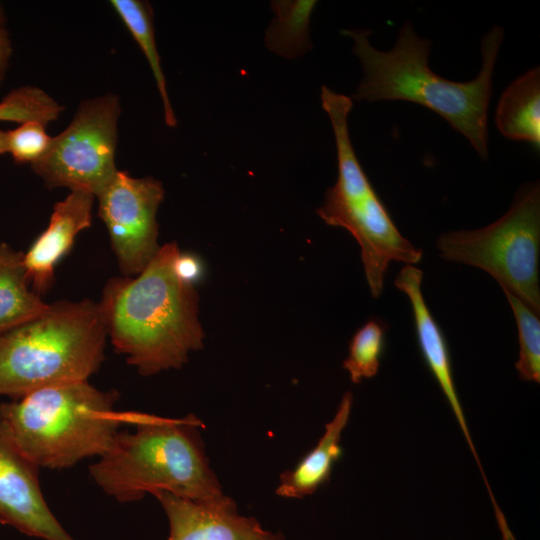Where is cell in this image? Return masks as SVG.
I'll return each instance as SVG.
<instances>
[{
	"label": "cell",
	"mask_w": 540,
	"mask_h": 540,
	"mask_svg": "<svg viewBox=\"0 0 540 540\" xmlns=\"http://www.w3.org/2000/svg\"><path fill=\"white\" fill-rule=\"evenodd\" d=\"M176 242L160 247L138 275L114 277L98 302L114 350L142 376L180 369L203 347L194 285L175 272Z\"/></svg>",
	"instance_id": "cell-1"
},
{
	"label": "cell",
	"mask_w": 540,
	"mask_h": 540,
	"mask_svg": "<svg viewBox=\"0 0 540 540\" xmlns=\"http://www.w3.org/2000/svg\"><path fill=\"white\" fill-rule=\"evenodd\" d=\"M353 42L363 78L352 98L356 101L403 100L420 104L444 118L465 136L480 158L488 159V107L492 78L504 29L493 27L481 41L482 64L467 82L443 78L428 65L431 42L422 38L410 22L400 28L392 49L374 48L367 29L341 32Z\"/></svg>",
	"instance_id": "cell-2"
},
{
	"label": "cell",
	"mask_w": 540,
	"mask_h": 540,
	"mask_svg": "<svg viewBox=\"0 0 540 540\" xmlns=\"http://www.w3.org/2000/svg\"><path fill=\"white\" fill-rule=\"evenodd\" d=\"M134 430L119 431L108 450L89 466L95 483L121 503L166 491L200 502L227 497L210 467L193 414L172 418L134 412Z\"/></svg>",
	"instance_id": "cell-3"
},
{
	"label": "cell",
	"mask_w": 540,
	"mask_h": 540,
	"mask_svg": "<svg viewBox=\"0 0 540 540\" xmlns=\"http://www.w3.org/2000/svg\"><path fill=\"white\" fill-rule=\"evenodd\" d=\"M117 390L88 380L44 387L0 403V415L24 455L39 468L65 469L102 456L133 412L115 409Z\"/></svg>",
	"instance_id": "cell-4"
},
{
	"label": "cell",
	"mask_w": 540,
	"mask_h": 540,
	"mask_svg": "<svg viewBox=\"0 0 540 540\" xmlns=\"http://www.w3.org/2000/svg\"><path fill=\"white\" fill-rule=\"evenodd\" d=\"M108 337L98 302L59 300L41 316L0 333V395L86 381L104 361Z\"/></svg>",
	"instance_id": "cell-5"
},
{
	"label": "cell",
	"mask_w": 540,
	"mask_h": 540,
	"mask_svg": "<svg viewBox=\"0 0 540 540\" xmlns=\"http://www.w3.org/2000/svg\"><path fill=\"white\" fill-rule=\"evenodd\" d=\"M321 102L335 136L338 177L317 214L326 224L344 228L356 239L370 293L377 298L383 292L390 262L414 265L423 252L400 233L357 159L348 130L352 99L322 86Z\"/></svg>",
	"instance_id": "cell-6"
},
{
	"label": "cell",
	"mask_w": 540,
	"mask_h": 540,
	"mask_svg": "<svg viewBox=\"0 0 540 540\" xmlns=\"http://www.w3.org/2000/svg\"><path fill=\"white\" fill-rule=\"evenodd\" d=\"M436 246L449 262L484 270L539 316L540 186L524 184L509 210L475 230L441 234Z\"/></svg>",
	"instance_id": "cell-7"
},
{
	"label": "cell",
	"mask_w": 540,
	"mask_h": 540,
	"mask_svg": "<svg viewBox=\"0 0 540 540\" xmlns=\"http://www.w3.org/2000/svg\"><path fill=\"white\" fill-rule=\"evenodd\" d=\"M121 106L107 93L80 103L70 124L57 136L33 171L48 188L64 187L96 195L117 172L115 153Z\"/></svg>",
	"instance_id": "cell-8"
},
{
	"label": "cell",
	"mask_w": 540,
	"mask_h": 540,
	"mask_svg": "<svg viewBox=\"0 0 540 540\" xmlns=\"http://www.w3.org/2000/svg\"><path fill=\"white\" fill-rule=\"evenodd\" d=\"M164 195L159 180L135 178L119 170L96 195L98 216L106 225L113 252L125 277L143 271L161 247L156 215Z\"/></svg>",
	"instance_id": "cell-9"
},
{
	"label": "cell",
	"mask_w": 540,
	"mask_h": 540,
	"mask_svg": "<svg viewBox=\"0 0 540 540\" xmlns=\"http://www.w3.org/2000/svg\"><path fill=\"white\" fill-rule=\"evenodd\" d=\"M39 469L20 450L0 415V522L43 540H74L44 498Z\"/></svg>",
	"instance_id": "cell-10"
},
{
	"label": "cell",
	"mask_w": 540,
	"mask_h": 540,
	"mask_svg": "<svg viewBox=\"0 0 540 540\" xmlns=\"http://www.w3.org/2000/svg\"><path fill=\"white\" fill-rule=\"evenodd\" d=\"M151 495L167 515L168 540H286L281 533L265 530L256 518L240 515L235 501L228 496L220 501L200 502L166 491Z\"/></svg>",
	"instance_id": "cell-11"
},
{
	"label": "cell",
	"mask_w": 540,
	"mask_h": 540,
	"mask_svg": "<svg viewBox=\"0 0 540 540\" xmlns=\"http://www.w3.org/2000/svg\"><path fill=\"white\" fill-rule=\"evenodd\" d=\"M94 198L90 193L70 191L55 203L48 226L24 253L28 280L38 295L51 289L56 265L69 253L76 236L91 226Z\"/></svg>",
	"instance_id": "cell-12"
},
{
	"label": "cell",
	"mask_w": 540,
	"mask_h": 540,
	"mask_svg": "<svg viewBox=\"0 0 540 540\" xmlns=\"http://www.w3.org/2000/svg\"><path fill=\"white\" fill-rule=\"evenodd\" d=\"M422 278L423 273L419 268L414 265H405L398 272L394 285L410 301L420 352L449 403L477 465H480V459L470 435L454 382L449 347L439 324L431 314L423 297Z\"/></svg>",
	"instance_id": "cell-13"
},
{
	"label": "cell",
	"mask_w": 540,
	"mask_h": 540,
	"mask_svg": "<svg viewBox=\"0 0 540 540\" xmlns=\"http://www.w3.org/2000/svg\"><path fill=\"white\" fill-rule=\"evenodd\" d=\"M353 404L350 391L343 394L332 420L317 444L290 470L280 474L276 494L290 499H302L315 493L330 479L334 464L342 456V432L348 424Z\"/></svg>",
	"instance_id": "cell-14"
},
{
	"label": "cell",
	"mask_w": 540,
	"mask_h": 540,
	"mask_svg": "<svg viewBox=\"0 0 540 540\" xmlns=\"http://www.w3.org/2000/svg\"><path fill=\"white\" fill-rule=\"evenodd\" d=\"M495 125L508 139L540 147V69L534 67L503 91L495 112Z\"/></svg>",
	"instance_id": "cell-15"
},
{
	"label": "cell",
	"mask_w": 540,
	"mask_h": 540,
	"mask_svg": "<svg viewBox=\"0 0 540 540\" xmlns=\"http://www.w3.org/2000/svg\"><path fill=\"white\" fill-rule=\"evenodd\" d=\"M29 284L24 253L0 243V333L25 324L49 309L50 304Z\"/></svg>",
	"instance_id": "cell-16"
},
{
	"label": "cell",
	"mask_w": 540,
	"mask_h": 540,
	"mask_svg": "<svg viewBox=\"0 0 540 540\" xmlns=\"http://www.w3.org/2000/svg\"><path fill=\"white\" fill-rule=\"evenodd\" d=\"M316 4L314 0L272 1L275 18L265 36L269 50L289 59L308 51L310 16Z\"/></svg>",
	"instance_id": "cell-17"
},
{
	"label": "cell",
	"mask_w": 540,
	"mask_h": 540,
	"mask_svg": "<svg viewBox=\"0 0 540 540\" xmlns=\"http://www.w3.org/2000/svg\"><path fill=\"white\" fill-rule=\"evenodd\" d=\"M109 3L141 48L150 65L163 103L166 125L176 126V117L168 97L166 80L155 43L151 5L143 0H111Z\"/></svg>",
	"instance_id": "cell-18"
},
{
	"label": "cell",
	"mask_w": 540,
	"mask_h": 540,
	"mask_svg": "<svg viewBox=\"0 0 540 540\" xmlns=\"http://www.w3.org/2000/svg\"><path fill=\"white\" fill-rule=\"evenodd\" d=\"M385 324L371 319L360 327L349 343V354L343 361L353 383L374 377L379 370L380 360L385 348Z\"/></svg>",
	"instance_id": "cell-19"
},
{
	"label": "cell",
	"mask_w": 540,
	"mask_h": 540,
	"mask_svg": "<svg viewBox=\"0 0 540 540\" xmlns=\"http://www.w3.org/2000/svg\"><path fill=\"white\" fill-rule=\"evenodd\" d=\"M515 316L519 338V357L515 364L520 379L540 382V320L520 299L503 289Z\"/></svg>",
	"instance_id": "cell-20"
},
{
	"label": "cell",
	"mask_w": 540,
	"mask_h": 540,
	"mask_svg": "<svg viewBox=\"0 0 540 540\" xmlns=\"http://www.w3.org/2000/svg\"><path fill=\"white\" fill-rule=\"evenodd\" d=\"M64 107L41 88L22 86L9 92L0 101V121L19 124L39 121L45 125L59 118Z\"/></svg>",
	"instance_id": "cell-21"
},
{
	"label": "cell",
	"mask_w": 540,
	"mask_h": 540,
	"mask_svg": "<svg viewBox=\"0 0 540 540\" xmlns=\"http://www.w3.org/2000/svg\"><path fill=\"white\" fill-rule=\"evenodd\" d=\"M46 126L39 121H27L14 129H0V154H10L18 164L33 165L51 144Z\"/></svg>",
	"instance_id": "cell-22"
},
{
	"label": "cell",
	"mask_w": 540,
	"mask_h": 540,
	"mask_svg": "<svg viewBox=\"0 0 540 540\" xmlns=\"http://www.w3.org/2000/svg\"><path fill=\"white\" fill-rule=\"evenodd\" d=\"M175 272L185 282L194 284L202 273L200 261L193 255L179 253L175 260Z\"/></svg>",
	"instance_id": "cell-23"
},
{
	"label": "cell",
	"mask_w": 540,
	"mask_h": 540,
	"mask_svg": "<svg viewBox=\"0 0 540 540\" xmlns=\"http://www.w3.org/2000/svg\"><path fill=\"white\" fill-rule=\"evenodd\" d=\"M11 55L12 44L7 29L5 12L0 3V85L6 76Z\"/></svg>",
	"instance_id": "cell-24"
}]
</instances>
